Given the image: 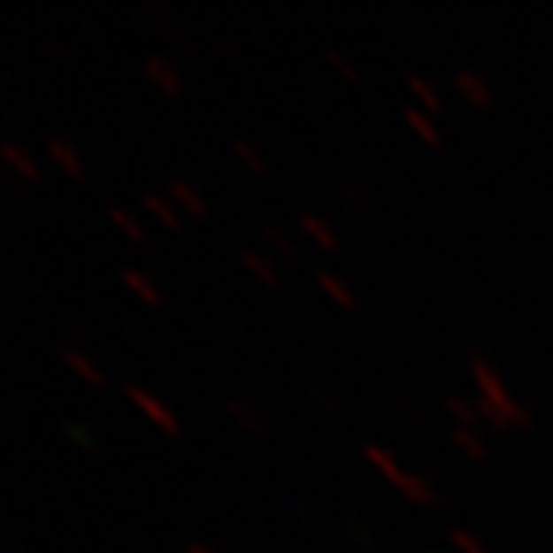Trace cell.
Instances as JSON below:
<instances>
[{"label": "cell", "mask_w": 553, "mask_h": 553, "mask_svg": "<svg viewBox=\"0 0 553 553\" xmlns=\"http://www.w3.org/2000/svg\"><path fill=\"white\" fill-rule=\"evenodd\" d=\"M472 376H474L477 390H480V398H477V403H486V407L497 410L508 424H522V426H526L531 421L528 410L508 396V390H505L500 376H497V370L491 367L488 358H483L477 350H472Z\"/></svg>", "instance_id": "obj_1"}, {"label": "cell", "mask_w": 553, "mask_h": 553, "mask_svg": "<svg viewBox=\"0 0 553 553\" xmlns=\"http://www.w3.org/2000/svg\"><path fill=\"white\" fill-rule=\"evenodd\" d=\"M125 393H127V398L136 403V407L150 418V421L158 426V429H164L167 432V435H175L178 432V421H175V415L164 407V403L156 398V396H150L147 390H142V387H136V384H125Z\"/></svg>", "instance_id": "obj_2"}, {"label": "cell", "mask_w": 553, "mask_h": 553, "mask_svg": "<svg viewBox=\"0 0 553 553\" xmlns=\"http://www.w3.org/2000/svg\"><path fill=\"white\" fill-rule=\"evenodd\" d=\"M144 71H147V77H150L164 94H178V77H175L173 65H170L164 57H158V54H147V57H144Z\"/></svg>", "instance_id": "obj_3"}, {"label": "cell", "mask_w": 553, "mask_h": 553, "mask_svg": "<svg viewBox=\"0 0 553 553\" xmlns=\"http://www.w3.org/2000/svg\"><path fill=\"white\" fill-rule=\"evenodd\" d=\"M455 85H457V91L466 96L469 102H474V104H488V99H491L488 85L469 68H460L455 73Z\"/></svg>", "instance_id": "obj_4"}, {"label": "cell", "mask_w": 553, "mask_h": 553, "mask_svg": "<svg viewBox=\"0 0 553 553\" xmlns=\"http://www.w3.org/2000/svg\"><path fill=\"white\" fill-rule=\"evenodd\" d=\"M0 153H4V158H6V161L12 164V167L18 170L23 178H37L35 158H32V153H28L23 144H18V142H4V144H0Z\"/></svg>", "instance_id": "obj_5"}, {"label": "cell", "mask_w": 553, "mask_h": 553, "mask_svg": "<svg viewBox=\"0 0 553 553\" xmlns=\"http://www.w3.org/2000/svg\"><path fill=\"white\" fill-rule=\"evenodd\" d=\"M46 150L49 156L59 164L63 170H68L71 175H80V156L77 150L65 142V139H59V136H46Z\"/></svg>", "instance_id": "obj_6"}, {"label": "cell", "mask_w": 553, "mask_h": 553, "mask_svg": "<svg viewBox=\"0 0 553 553\" xmlns=\"http://www.w3.org/2000/svg\"><path fill=\"white\" fill-rule=\"evenodd\" d=\"M401 113H403V119H407V125H410L424 142H429V144H435V142H438V127H435V122H432V119H429V113H424L421 108H415V104H403Z\"/></svg>", "instance_id": "obj_7"}, {"label": "cell", "mask_w": 553, "mask_h": 553, "mask_svg": "<svg viewBox=\"0 0 553 553\" xmlns=\"http://www.w3.org/2000/svg\"><path fill=\"white\" fill-rule=\"evenodd\" d=\"M167 189H170V198L175 201V204H181V209H187V212H192V215H204V201H201V196L196 189H192L189 184H184V181H178V178H173V181L167 184Z\"/></svg>", "instance_id": "obj_8"}, {"label": "cell", "mask_w": 553, "mask_h": 553, "mask_svg": "<svg viewBox=\"0 0 553 553\" xmlns=\"http://www.w3.org/2000/svg\"><path fill=\"white\" fill-rule=\"evenodd\" d=\"M396 486H398V491L403 497H410V500H415V503H432L435 500V491L429 488V483H424L421 477L418 474H398V480H396Z\"/></svg>", "instance_id": "obj_9"}, {"label": "cell", "mask_w": 553, "mask_h": 553, "mask_svg": "<svg viewBox=\"0 0 553 553\" xmlns=\"http://www.w3.org/2000/svg\"><path fill=\"white\" fill-rule=\"evenodd\" d=\"M362 452H365V457L373 463V466H376L384 477H387V480H398V474H401V469L396 466V460L390 457V452H387V449H381V446H376V443H365L362 446Z\"/></svg>", "instance_id": "obj_10"}, {"label": "cell", "mask_w": 553, "mask_h": 553, "mask_svg": "<svg viewBox=\"0 0 553 553\" xmlns=\"http://www.w3.org/2000/svg\"><path fill=\"white\" fill-rule=\"evenodd\" d=\"M63 362L77 373V376H82L85 381H91V384H99L102 381V373L96 370V365L91 362V358L88 356H82V353H77V350H63Z\"/></svg>", "instance_id": "obj_11"}, {"label": "cell", "mask_w": 553, "mask_h": 553, "mask_svg": "<svg viewBox=\"0 0 553 553\" xmlns=\"http://www.w3.org/2000/svg\"><path fill=\"white\" fill-rule=\"evenodd\" d=\"M300 227L313 237V241H317L319 246H325V249H334V234H331V229H327V223L319 218V215H313V212H300Z\"/></svg>", "instance_id": "obj_12"}, {"label": "cell", "mask_w": 553, "mask_h": 553, "mask_svg": "<svg viewBox=\"0 0 553 553\" xmlns=\"http://www.w3.org/2000/svg\"><path fill=\"white\" fill-rule=\"evenodd\" d=\"M407 88L415 94V99L421 102L426 111H438L441 108V99L435 94V88H432L424 77H418V73H407Z\"/></svg>", "instance_id": "obj_13"}, {"label": "cell", "mask_w": 553, "mask_h": 553, "mask_svg": "<svg viewBox=\"0 0 553 553\" xmlns=\"http://www.w3.org/2000/svg\"><path fill=\"white\" fill-rule=\"evenodd\" d=\"M122 280L127 282V288L139 296V300H144V303H158V294H156V288L150 286V280H147L144 274H139L136 268H125L122 272Z\"/></svg>", "instance_id": "obj_14"}, {"label": "cell", "mask_w": 553, "mask_h": 553, "mask_svg": "<svg viewBox=\"0 0 553 553\" xmlns=\"http://www.w3.org/2000/svg\"><path fill=\"white\" fill-rule=\"evenodd\" d=\"M142 204L147 206V209H150V212L161 220V223H167V227H178V215L173 212V206L167 204V201H164L161 196H158V192H150V189H147V192H142Z\"/></svg>", "instance_id": "obj_15"}, {"label": "cell", "mask_w": 553, "mask_h": 553, "mask_svg": "<svg viewBox=\"0 0 553 553\" xmlns=\"http://www.w3.org/2000/svg\"><path fill=\"white\" fill-rule=\"evenodd\" d=\"M443 407L457 418V424H466V426H472L477 418H480V412H477V403H469L466 398H460V396H446Z\"/></svg>", "instance_id": "obj_16"}, {"label": "cell", "mask_w": 553, "mask_h": 553, "mask_svg": "<svg viewBox=\"0 0 553 553\" xmlns=\"http://www.w3.org/2000/svg\"><path fill=\"white\" fill-rule=\"evenodd\" d=\"M452 438H455V443L460 446V449H463V452H469L472 457H480V455H483V441H480V435H477V432H474L472 426L457 424V426L452 429Z\"/></svg>", "instance_id": "obj_17"}, {"label": "cell", "mask_w": 553, "mask_h": 553, "mask_svg": "<svg viewBox=\"0 0 553 553\" xmlns=\"http://www.w3.org/2000/svg\"><path fill=\"white\" fill-rule=\"evenodd\" d=\"M317 282L319 286L334 296V300L339 303V305H350L353 303V296H350V288L345 286V282H342L336 274H331V272H317Z\"/></svg>", "instance_id": "obj_18"}, {"label": "cell", "mask_w": 553, "mask_h": 553, "mask_svg": "<svg viewBox=\"0 0 553 553\" xmlns=\"http://www.w3.org/2000/svg\"><path fill=\"white\" fill-rule=\"evenodd\" d=\"M449 542L460 550V553H486L483 542L477 540V536L466 528H452L449 531Z\"/></svg>", "instance_id": "obj_19"}, {"label": "cell", "mask_w": 553, "mask_h": 553, "mask_svg": "<svg viewBox=\"0 0 553 553\" xmlns=\"http://www.w3.org/2000/svg\"><path fill=\"white\" fill-rule=\"evenodd\" d=\"M243 263L249 265V272H254L260 280H265V282H274L277 277H274V268H272V263H268L265 257H260L257 251H251V249H243Z\"/></svg>", "instance_id": "obj_20"}, {"label": "cell", "mask_w": 553, "mask_h": 553, "mask_svg": "<svg viewBox=\"0 0 553 553\" xmlns=\"http://www.w3.org/2000/svg\"><path fill=\"white\" fill-rule=\"evenodd\" d=\"M223 407H227V412H229L241 426H246V429H257V418L251 415V410L246 407V403H241L237 398H227V401H223Z\"/></svg>", "instance_id": "obj_21"}, {"label": "cell", "mask_w": 553, "mask_h": 553, "mask_svg": "<svg viewBox=\"0 0 553 553\" xmlns=\"http://www.w3.org/2000/svg\"><path fill=\"white\" fill-rule=\"evenodd\" d=\"M232 150L241 156L251 170H263V161H260V153L254 150V147L246 142V139H232Z\"/></svg>", "instance_id": "obj_22"}, {"label": "cell", "mask_w": 553, "mask_h": 553, "mask_svg": "<svg viewBox=\"0 0 553 553\" xmlns=\"http://www.w3.org/2000/svg\"><path fill=\"white\" fill-rule=\"evenodd\" d=\"M325 57H327V63H331V65H334L339 73H345L348 80H353V77H356V71L350 68V63L345 59V54H342V51H336L334 46H325Z\"/></svg>", "instance_id": "obj_23"}, {"label": "cell", "mask_w": 553, "mask_h": 553, "mask_svg": "<svg viewBox=\"0 0 553 553\" xmlns=\"http://www.w3.org/2000/svg\"><path fill=\"white\" fill-rule=\"evenodd\" d=\"M111 220L116 223L119 229H125L127 234L139 237V227H136V220H133L122 206H111Z\"/></svg>", "instance_id": "obj_24"}, {"label": "cell", "mask_w": 553, "mask_h": 553, "mask_svg": "<svg viewBox=\"0 0 553 553\" xmlns=\"http://www.w3.org/2000/svg\"><path fill=\"white\" fill-rule=\"evenodd\" d=\"M263 234H265V241H272L280 251H286V254H288V251H294V249H291V243L286 241V234H282L277 227H272V223H265V227H263Z\"/></svg>", "instance_id": "obj_25"}, {"label": "cell", "mask_w": 553, "mask_h": 553, "mask_svg": "<svg viewBox=\"0 0 553 553\" xmlns=\"http://www.w3.org/2000/svg\"><path fill=\"white\" fill-rule=\"evenodd\" d=\"M342 196H345L353 206H358V209H365V196H358V192L353 189V187H345L342 189Z\"/></svg>", "instance_id": "obj_26"}, {"label": "cell", "mask_w": 553, "mask_h": 553, "mask_svg": "<svg viewBox=\"0 0 553 553\" xmlns=\"http://www.w3.org/2000/svg\"><path fill=\"white\" fill-rule=\"evenodd\" d=\"M65 429H68V432H71V435H73V438H77V441H82L85 446H94V438H91V435H85V432H82L80 426H65Z\"/></svg>", "instance_id": "obj_27"}, {"label": "cell", "mask_w": 553, "mask_h": 553, "mask_svg": "<svg viewBox=\"0 0 553 553\" xmlns=\"http://www.w3.org/2000/svg\"><path fill=\"white\" fill-rule=\"evenodd\" d=\"M187 553H212V550H209L204 542H189L187 545Z\"/></svg>", "instance_id": "obj_28"}]
</instances>
